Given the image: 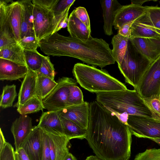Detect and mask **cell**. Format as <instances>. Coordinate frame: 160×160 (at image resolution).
Returning a JSON list of instances; mask_svg holds the SVG:
<instances>
[{
    "label": "cell",
    "mask_w": 160,
    "mask_h": 160,
    "mask_svg": "<svg viewBox=\"0 0 160 160\" xmlns=\"http://www.w3.org/2000/svg\"><path fill=\"white\" fill-rule=\"evenodd\" d=\"M145 102L160 120V96H154L143 99Z\"/></svg>",
    "instance_id": "cell-38"
},
{
    "label": "cell",
    "mask_w": 160,
    "mask_h": 160,
    "mask_svg": "<svg viewBox=\"0 0 160 160\" xmlns=\"http://www.w3.org/2000/svg\"><path fill=\"white\" fill-rule=\"evenodd\" d=\"M67 30L72 37L82 39H88L91 30L76 17L74 10L70 13L68 20Z\"/></svg>",
    "instance_id": "cell-23"
},
{
    "label": "cell",
    "mask_w": 160,
    "mask_h": 160,
    "mask_svg": "<svg viewBox=\"0 0 160 160\" xmlns=\"http://www.w3.org/2000/svg\"><path fill=\"white\" fill-rule=\"evenodd\" d=\"M9 1H0V48L18 43L12 32L8 21L7 6Z\"/></svg>",
    "instance_id": "cell-20"
},
{
    "label": "cell",
    "mask_w": 160,
    "mask_h": 160,
    "mask_svg": "<svg viewBox=\"0 0 160 160\" xmlns=\"http://www.w3.org/2000/svg\"><path fill=\"white\" fill-rule=\"evenodd\" d=\"M43 132L38 126L33 127L29 135L21 146V148L23 149L30 160H41Z\"/></svg>",
    "instance_id": "cell-11"
},
{
    "label": "cell",
    "mask_w": 160,
    "mask_h": 160,
    "mask_svg": "<svg viewBox=\"0 0 160 160\" xmlns=\"http://www.w3.org/2000/svg\"></svg>",
    "instance_id": "cell-50"
},
{
    "label": "cell",
    "mask_w": 160,
    "mask_h": 160,
    "mask_svg": "<svg viewBox=\"0 0 160 160\" xmlns=\"http://www.w3.org/2000/svg\"><path fill=\"white\" fill-rule=\"evenodd\" d=\"M39 44L41 51L48 56L70 57L95 67L102 68L116 62L109 44L91 36L82 39L56 32L40 41Z\"/></svg>",
    "instance_id": "cell-2"
},
{
    "label": "cell",
    "mask_w": 160,
    "mask_h": 160,
    "mask_svg": "<svg viewBox=\"0 0 160 160\" xmlns=\"http://www.w3.org/2000/svg\"><path fill=\"white\" fill-rule=\"evenodd\" d=\"M150 140H152L158 143V144L160 146V138H152Z\"/></svg>",
    "instance_id": "cell-48"
},
{
    "label": "cell",
    "mask_w": 160,
    "mask_h": 160,
    "mask_svg": "<svg viewBox=\"0 0 160 160\" xmlns=\"http://www.w3.org/2000/svg\"><path fill=\"white\" fill-rule=\"evenodd\" d=\"M89 107L86 139L96 156L102 160H129L132 135L129 127L97 101Z\"/></svg>",
    "instance_id": "cell-1"
},
{
    "label": "cell",
    "mask_w": 160,
    "mask_h": 160,
    "mask_svg": "<svg viewBox=\"0 0 160 160\" xmlns=\"http://www.w3.org/2000/svg\"><path fill=\"white\" fill-rule=\"evenodd\" d=\"M57 82V85L42 101L48 111H57L68 107L70 87L77 83L75 79L67 77L59 78Z\"/></svg>",
    "instance_id": "cell-7"
},
{
    "label": "cell",
    "mask_w": 160,
    "mask_h": 160,
    "mask_svg": "<svg viewBox=\"0 0 160 160\" xmlns=\"http://www.w3.org/2000/svg\"><path fill=\"white\" fill-rule=\"evenodd\" d=\"M85 160H102L96 156L91 155L88 157Z\"/></svg>",
    "instance_id": "cell-47"
},
{
    "label": "cell",
    "mask_w": 160,
    "mask_h": 160,
    "mask_svg": "<svg viewBox=\"0 0 160 160\" xmlns=\"http://www.w3.org/2000/svg\"><path fill=\"white\" fill-rule=\"evenodd\" d=\"M43 131L42 149L41 160H52L47 135Z\"/></svg>",
    "instance_id": "cell-41"
},
{
    "label": "cell",
    "mask_w": 160,
    "mask_h": 160,
    "mask_svg": "<svg viewBox=\"0 0 160 160\" xmlns=\"http://www.w3.org/2000/svg\"><path fill=\"white\" fill-rule=\"evenodd\" d=\"M26 65L0 58V80L13 81L24 78L28 71Z\"/></svg>",
    "instance_id": "cell-16"
},
{
    "label": "cell",
    "mask_w": 160,
    "mask_h": 160,
    "mask_svg": "<svg viewBox=\"0 0 160 160\" xmlns=\"http://www.w3.org/2000/svg\"><path fill=\"white\" fill-rule=\"evenodd\" d=\"M147 6L131 4L122 5L117 11L113 24L115 29H118L123 24L135 20L146 11Z\"/></svg>",
    "instance_id": "cell-12"
},
{
    "label": "cell",
    "mask_w": 160,
    "mask_h": 160,
    "mask_svg": "<svg viewBox=\"0 0 160 160\" xmlns=\"http://www.w3.org/2000/svg\"><path fill=\"white\" fill-rule=\"evenodd\" d=\"M63 160H77V159L73 155L69 152Z\"/></svg>",
    "instance_id": "cell-45"
},
{
    "label": "cell",
    "mask_w": 160,
    "mask_h": 160,
    "mask_svg": "<svg viewBox=\"0 0 160 160\" xmlns=\"http://www.w3.org/2000/svg\"><path fill=\"white\" fill-rule=\"evenodd\" d=\"M9 24L13 36L17 42L20 39L21 25V8L18 1H13L7 6Z\"/></svg>",
    "instance_id": "cell-22"
},
{
    "label": "cell",
    "mask_w": 160,
    "mask_h": 160,
    "mask_svg": "<svg viewBox=\"0 0 160 160\" xmlns=\"http://www.w3.org/2000/svg\"><path fill=\"white\" fill-rule=\"evenodd\" d=\"M103 19V30L105 34L111 36L116 13L122 5L116 0H101Z\"/></svg>",
    "instance_id": "cell-21"
},
{
    "label": "cell",
    "mask_w": 160,
    "mask_h": 160,
    "mask_svg": "<svg viewBox=\"0 0 160 160\" xmlns=\"http://www.w3.org/2000/svg\"></svg>",
    "instance_id": "cell-49"
},
{
    "label": "cell",
    "mask_w": 160,
    "mask_h": 160,
    "mask_svg": "<svg viewBox=\"0 0 160 160\" xmlns=\"http://www.w3.org/2000/svg\"><path fill=\"white\" fill-rule=\"evenodd\" d=\"M0 152L3 148L6 142L5 140L4 137V136L2 132V131L1 128L0 129Z\"/></svg>",
    "instance_id": "cell-44"
},
{
    "label": "cell",
    "mask_w": 160,
    "mask_h": 160,
    "mask_svg": "<svg viewBox=\"0 0 160 160\" xmlns=\"http://www.w3.org/2000/svg\"><path fill=\"white\" fill-rule=\"evenodd\" d=\"M57 84V82L49 78L44 77H37L36 96L42 101L50 93Z\"/></svg>",
    "instance_id": "cell-29"
},
{
    "label": "cell",
    "mask_w": 160,
    "mask_h": 160,
    "mask_svg": "<svg viewBox=\"0 0 160 160\" xmlns=\"http://www.w3.org/2000/svg\"><path fill=\"white\" fill-rule=\"evenodd\" d=\"M152 0H131V2H132V4H139L141 5L142 6V4H143L144 3L148 2L151 1Z\"/></svg>",
    "instance_id": "cell-46"
},
{
    "label": "cell",
    "mask_w": 160,
    "mask_h": 160,
    "mask_svg": "<svg viewBox=\"0 0 160 160\" xmlns=\"http://www.w3.org/2000/svg\"><path fill=\"white\" fill-rule=\"evenodd\" d=\"M136 90L143 99L160 94V57L153 61L141 78Z\"/></svg>",
    "instance_id": "cell-8"
},
{
    "label": "cell",
    "mask_w": 160,
    "mask_h": 160,
    "mask_svg": "<svg viewBox=\"0 0 160 160\" xmlns=\"http://www.w3.org/2000/svg\"><path fill=\"white\" fill-rule=\"evenodd\" d=\"M72 72L77 83L91 92L97 93L128 89L124 83L104 69L77 63L74 65Z\"/></svg>",
    "instance_id": "cell-4"
},
{
    "label": "cell",
    "mask_w": 160,
    "mask_h": 160,
    "mask_svg": "<svg viewBox=\"0 0 160 160\" xmlns=\"http://www.w3.org/2000/svg\"><path fill=\"white\" fill-rule=\"evenodd\" d=\"M13 147L8 142H6L4 146L0 152V160H15Z\"/></svg>",
    "instance_id": "cell-39"
},
{
    "label": "cell",
    "mask_w": 160,
    "mask_h": 160,
    "mask_svg": "<svg viewBox=\"0 0 160 160\" xmlns=\"http://www.w3.org/2000/svg\"><path fill=\"white\" fill-rule=\"evenodd\" d=\"M15 160H30L26 152L21 148L14 152Z\"/></svg>",
    "instance_id": "cell-43"
},
{
    "label": "cell",
    "mask_w": 160,
    "mask_h": 160,
    "mask_svg": "<svg viewBox=\"0 0 160 160\" xmlns=\"http://www.w3.org/2000/svg\"><path fill=\"white\" fill-rule=\"evenodd\" d=\"M132 135L138 138H160V120L135 115H129L128 121Z\"/></svg>",
    "instance_id": "cell-9"
},
{
    "label": "cell",
    "mask_w": 160,
    "mask_h": 160,
    "mask_svg": "<svg viewBox=\"0 0 160 160\" xmlns=\"http://www.w3.org/2000/svg\"><path fill=\"white\" fill-rule=\"evenodd\" d=\"M88 102H84L79 105L67 107L58 110L60 116L72 121L81 127L87 129L89 118Z\"/></svg>",
    "instance_id": "cell-10"
},
{
    "label": "cell",
    "mask_w": 160,
    "mask_h": 160,
    "mask_svg": "<svg viewBox=\"0 0 160 160\" xmlns=\"http://www.w3.org/2000/svg\"><path fill=\"white\" fill-rule=\"evenodd\" d=\"M18 1L21 8L20 39L28 36H35L32 0H22Z\"/></svg>",
    "instance_id": "cell-18"
},
{
    "label": "cell",
    "mask_w": 160,
    "mask_h": 160,
    "mask_svg": "<svg viewBox=\"0 0 160 160\" xmlns=\"http://www.w3.org/2000/svg\"><path fill=\"white\" fill-rule=\"evenodd\" d=\"M75 1V0H58L53 8L56 22V28L61 20L67 8L70 5H72Z\"/></svg>",
    "instance_id": "cell-35"
},
{
    "label": "cell",
    "mask_w": 160,
    "mask_h": 160,
    "mask_svg": "<svg viewBox=\"0 0 160 160\" xmlns=\"http://www.w3.org/2000/svg\"><path fill=\"white\" fill-rule=\"evenodd\" d=\"M46 133L49 143L51 160H63L69 152L70 140L65 135L58 136Z\"/></svg>",
    "instance_id": "cell-17"
},
{
    "label": "cell",
    "mask_w": 160,
    "mask_h": 160,
    "mask_svg": "<svg viewBox=\"0 0 160 160\" xmlns=\"http://www.w3.org/2000/svg\"><path fill=\"white\" fill-rule=\"evenodd\" d=\"M136 20L131 28V35L129 38H160V31Z\"/></svg>",
    "instance_id": "cell-26"
},
{
    "label": "cell",
    "mask_w": 160,
    "mask_h": 160,
    "mask_svg": "<svg viewBox=\"0 0 160 160\" xmlns=\"http://www.w3.org/2000/svg\"><path fill=\"white\" fill-rule=\"evenodd\" d=\"M60 118L64 134L67 138L70 140L73 138L86 139L87 129L81 127L72 121L60 115Z\"/></svg>",
    "instance_id": "cell-25"
},
{
    "label": "cell",
    "mask_w": 160,
    "mask_h": 160,
    "mask_svg": "<svg viewBox=\"0 0 160 160\" xmlns=\"http://www.w3.org/2000/svg\"><path fill=\"white\" fill-rule=\"evenodd\" d=\"M17 96L16 86L14 84L6 85L2 89L1 96L0 106L5 109L12 106Z\"/></svg>",
    "instance_id": "cell-31"
},
{
    "label": "cell",
    "mask_w": 160,
    "mask_h": 160,
    "mask_svg": "<svg viewBox=\"0 0 160 160\" xmlns=\"http://www.w3.org/2000/svg\"><path fill=\"white\" fill-rule=\"evenodd\" d=\"M59 0H33L34 28L40 41L52 34L56 26L53 8Z\"/></svg>",
    "instance_id": "cell-6"
},
{
    "label": "cell",
    "mask_w": 160,
    "mask_h": 160,
    "mask_svg": "<svg viewBox=\"0 0 160 160\" xmlns=\"http://www.w3.org/2000/svg\"><path fill=\"white\" fill-rule=\"evenodd\" d=\"M129 38L118 33L112 38L111 43L113 58L118 64H121L125 54Z\"/></svg>",
    "instance_id": "cell-28"
},
{
    "label": "cell",
    "mask_w": 160,
    "mask_h": 160,
    "mask_svg": "<svg viewBox=\"0 0 160 160\" xmlns=\"http://www.w3.org/2000/svg\"><path fill=\"white\" fill-rule=\"evenodd\" d=\"M74 10L76 17L88 27L91 28L89 16L86 8L79 7Z\"/></svg>",
    "instance_id": "cell-40"
},
{
    "label": "cell",
    "mask_w": 160,
    "mask_h": 160,
    "mask_svg": "<svg viewBox=\"0 0 160 160\" xmlns=\"http://www.w3.org/2000/svg\"><path fill=\"white\" fill-rule=\"evenodd\" d=\"M35 72L38 77H46L54 80L55 69L49 56H44L41 67Z\"/></svg>",
    "instance_id": "cell-33"
},
{
    "label": "cell",
    "mask_w": 160,
    "mask_h": 160,
    "mask_svg": "<svg viewBox=\"0 0 160 160\" xmlns=\"http://www.w3.org/2000/svg\"><path fill=\"white\" fill-rule=\"evenodd\" d=\"M146 11L136 21L160 31V7L147 6Z\"/></svg>",
    "instance_id": "cell-27"
},
{
    "label": "cell",
    "mask_w": 160,
    "mask_h": 160,
    "mask_svg": "<svg viewBox=\"0 0 160 160\" xmlns=\"http://www.w3.org/2000/svg\"><path fill=\"white\" fill-rule=\"evenodd\" d=\"M28 72L23 78L18 94L17 102L14 107L18 108L28 100L36 96L37 75L35 72L28 69Z\"/></svg>",
    "instance_id": "cell-19"
},
{
    "label": "cell",
    "mask_w": 160,
    "mask_h": 160,
    "mask_svg": "<svg viewBox=\"0 0 160 160\" xmlns=\"http://www.w3.org/2000/svg\"><path fill=\"white\" fill-rule=\"evenodd\" d=\"M69 90L68 106L79 105L84 102L82 92L77 85H71Z\"/></svg>",
    "instance_id": "cell-34"
},
{
    "label": "cell",
    "mask_w": 160,
    "mask_h": 160,
    "mask_svg": "<svg viewBox=\"0 0 160 160\" xmlns=\"http://www.w3.org/2000/svg\"><path fill=\"white\" fill-rule=\"evenodd\" d=\"M24 50H35L40 47L39 41L35 36H28L21 39L18 42Z\"/></svg>",
    "instance_id": "cell-36"
},
{
    "label": "cell",
    "mask_w": 160,
    "mask_h": 160,
    "mask_svg": "<svg viewBox=\"0 0 160 160\" xmlns=\"http://www.w3.org/2000/svg\"><path fill=\"white\" fill-rule=\"evenodd\" d=\"M135 20L129 21L123 24L118 29V33L129 38L131 35V28Z\"/></svg>",
    "instance_id": "cell-42"
},
{
    "label": "cell",
    "mask_w": 160,
    "mask_h": 160,
    "mask_svg": "<svg viewBox=\"0 0 160 160\" xmlns=\"http://www.w3.org/2000/svg\"><path fill=\"white\" fill-rule=\"evenodd\" d=\"M96 96L99 103L114 113H126L158 120L135 89L100 92Z\"/></svg>",
    "instance_id": "cell-3"
},
{
    "label": "cell",
    "mask_w": 160,
    "mask_h": 160,
    "mask_svg": "<svg viewBox=\"0 0 160 160\" xmlns=\"http://www.w3.org/2000/svg\"><path fill=\"white\" fill-rule=\"evenodd\" d=\"M152 62L129 39L125 56L121 64L118 66L125 82L136 90L143 75Z\"/></svg>",
    "instance_id": "cell-5"
},
{
    "label": "cell",
    "mask_w": 160,
    "mask_h": 160,
    "mask_svg": "<svg viewBox=\"0 0 160 160\" xmlns=\"http://www.w3.org/2000/svg\"><path fill=\"white\" fill-rule=\"evenodd\" d=\"M33 127L32 118L27 115H21L12 122L11 131L14 137L15 151L21 148Z\"/></svg>",
    "instance_id": "cell-13"
},
{
    "label": "cell",
    "mask_w": 160,
    "mask_h": 160,
    "mask_svg": "<svg viewBox=\"0 0 160 160\" xmlns=\"http://www.w3.org/2000/svg\"><path fill=\"white\" fill-rule=\"evenodd\" d=\"M45 108L42 101L36 96L18 107L17 111L21 115H27L42 111Z\"/></svg>",
    "instance_id": "cell-30"
},
{
    "label": "cell",
    "mask_w": 160,
    "mask_h": 160,
    "mask_svg": "<svg viewBox=\"0 0 160 160\" xmlns=\"http://www.w3.org/2000/svg\"><path fill=\"white\" fill-rule=\"evenodd\" d=\"M37 126L47 133L58 136L65 135L58 111L43 112Z\"/></svg>",
    "instance_id": "cell-15"
},
{
    "label": "cell",
    "mask_w": 160,
    "mask_h": 160,
    "mask_svg": "<svg viewBox=\"0 0 160 160\" xmlns=\"http://www.w3.org/2000/svg\"><path fill=\"white\" fill-rule=\"evenodd\" d=\"M26 65L28 69L34 72L41 67L44 56L37 50H24Z\"/></svg>",
    "instance_id": "cell-32"
},
{
    "label": "cell",
    "mask_w": 160,
    "mask_h": 160,
    "mask_svg": "<svg viewBox=\"0 0 160 160\" xmlns=\"http://www.w3.org/2000/svg\"><path fill=\"white\" fill-rule=\"evenodd\" d=\"M0 58L27 66L24 50L18 43H13L0 48Z\"/></svg>",
    "instance_id": "cell-24"
},
{
    "label": "cell",
    "mask_w": 160,
    "mask_h": 160,
    "mask_svg": "<svg viewBox=\"0 0 160 160\" xmlns=\"http://www.w3.org/2000/svg\"><path fill=\"white\" fill-rule=\"evenodd\" d=\"M143 55L153 62L160 57V38H129Z\"/></svg>",
    "instance_id": "cell-14"
},
{
    "label": "cell",
    "mask_w": 160,
    "mask_h": 160,
    "mask_svg": "<svg viewBox=\"0 0 160 160\" xmlns=\"http://www.w3.org/2000/svg\"><path fill=\"white\" fill-rule=\"evenodd\" d=\"M134 160H160V148L147 149L137 154Z\"/></svg>",
    "instance_id": "cell-37"
}]
</instances>
